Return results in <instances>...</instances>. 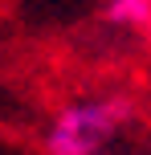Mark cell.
<instances>
[{
	"label": "cell",
	"instance_id": "2",
	"mask_svg": "<svg viewBox=\"0 0 151 155\" xmlns=\"http://www.w3.org/2000/svg\"><path fill=\"white\" fill-rule=\"evenodd\" d=\"M114 16L119 21H151V0H119Z\"/></svg>",
	"mask_w": 151,
	"mask_h": 155
},
{
	"label": "cell",
	"instance_id": "1",
	"mask_svg": "<svg viewBox=\"0 0 151 155\" xmlns=\"http://www.w3.org/2000/svg\"><path fill=\"white\" fill-rule=\"evenodd\" d=\"M114 127V110L110 106H74L57 118L53 135H49V155H94L102 147V139Z\"/></svg>",
	"mask_w": 151,
	"mask_h": 155
},
{
	"label": "cell",
	"instance_id": "3",
	"mask_svg": "<svg viewBox=\"0 0 151 155\" xmlns=\"http://www.w3.org/2000/svg\"><path fill=\"white\" fill-rule=\"evenodd\" d=\"M147 33H151V21H147Z\"/></svg>",
	"mask_w": 151,
	"mask_h": 155
}]
</instances>
